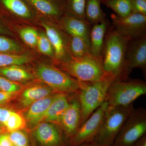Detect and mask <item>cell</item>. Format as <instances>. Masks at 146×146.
<instances>
[{
	"instance_id": "cell-25",
	"label": "cell",
	"mask_w": 146,
	"mask_h": 146,
	"mask_svg": "<svg viewBox=\"0 0 146 146\" xmlns=\"http://www.w3.org/2000/svg\"><path fill=\"white\" fill-rule=\"evenodd\" d=\"M86 0H64V10L67 13V15L86 19Z\"/></svg>"
},
{
	"instance_id": "cell-12",
	"label": "cell",
	"mask_w": 146,
	"mask_h": 146,
	"mask_svg": "<svg viewBox=\"0 0 146 146\" xmlns=\"http://www.w3.org/2000/svg\"><path fill=\"white\" fill-rule=\"evenodd\" d=\"M82 123L81 106L77 95L70 101L69 100V104L59 125L61 126L66 136L71 138L77 131Z\"/></svg>"
},
{
	"instance_id": "cell-7",
	"label": "cell",
	"mask_w": 146,
	"mask_h": 146,
	"mask_svg": "<svg viewBox=\"0 0 146 146\" xmlns=\"http://www.w3.org/2000/svg\"><path fill=\"white\" fill-rule=\"evenodd\" d=\"M146 135V110L133 109L123 125L112 146H132Z\"/></svg>"
},
{
	"instance_id": "cell-8",
	"label": "cell",
	"mask_w": 146,
	"mask_h": 146,
	"mask_svg": "<svg viewBox=\"0 0 146 146\" xmlns=\"http://www.w3.org/2000/svg\"><path fill=\"white\" fill-rule=\"evenodd\" d=\"M114 30L128 41L146 36V16L132 13L125 17L111 15Z\"/></svg>"
},
{
	"instance_id": "cell-38",
	"label": "cell",
	"mask_w": 146,
	"mask_h": 146,
	"mask_svg": "<svg viewBox=\"0 0 146 146\" xmlns=\"http://www.w3.org/2000/svg\"><path fill=\"white\" fill-rule=\"evenodd\" d=\"M79 146H106L104 145H101V144L98 143L96 142L93 141V142H90V143H87L84 144L83 145Z\"/></svg>"
},
{
	"instance_id": "cell-22",
	"label": "cell",
	"mask_w": 146,
	"mask_h": 146,
	"mask_svg": "<svg viewBox=\"0 0 146 146\" xmlns=\"http://www.w3.org/2000/svg\"><path fill=\"white\" fill-rule=\"evenodd\" d=\"M19 66L11 65L0 68V75L16 82L31 79L33 76L31 74Z\"/></svg>"
},
{
	"instance_id": "cell-9",
	"label": "cell",
	"mask_w": 146,
	"mask_h": 146,
	"mask_svg": "<svg viewBox=\"0 0 146 146\" xmlns=\"http://www.w3.org/2000/svg\"><path fill=\"white\" fill-rule=\"evenodd\" d=\"M108 104L105 101L81 125L71 137L72 146H79L94 141L100 127Z\"/></svg>"
},
{
	"instance_id": "cell-37",
	"label": "cell",
	"mask_w": 146,
	"mask_h": 146,
	"mask_svg": "<svg viewBox=\"0 0 146 146\" xmlns=\"http://www.w3.org/2000/svg\"><path fill=\"white\" fill-rule=\"evenodd\" d=\"M132 146H146V135L138 140Z\"/></svg>"
},
{
	"instance_id": "cell-29",
	"label": "cell",
	"mask_w": 146,
	"mask_h": 146,
	"mask_svg": "<svg viewBox=\"0 0 146 146\" xmlns=\"http://www.w3.org/2000/svg\"><path fill=\"white\" fill-rule=\"evenodd\" d=\"M18 43L7 37L0 36V53H16L21 50Z\"/></svg>"
},
{
	"instance_id": "cell-24",
	"label": "cell",
	"mask_w": 146,
	"mask_h": 146,
	"mask_svg": "<svg viewBox=\"0 0 146 146\" xmlns=\"http://www.w3.org/2000/svg\"><path fill=\"white\" fill-rule=\"evenodd\" d=\"M100 1L120 17H126L132 13L130 0H100Z\"/></svg>"
},
{
	"instance_id": "cell-33",
	"label": "cell",
	"mask_w": 146,
	"mask_h": 146,
	"mask_svg": "<svg viewBox=\"0 0 146 146\" xmlns=\"http://www.w3.org/2000/svg\"><path fill=\"white\" fill-rule=\"evenodd\" d=\"M132 13L146 16V0H130Z\"/></svg>"
},
{
	"instance_id": "cell-40",
	"label": "cell",
	"mask_w": 146,
	"mask_h": 146,
	"mask_svg": "<svg viewBox=\"0 0 146 146\" xmlns=\"http://www.w3.org/2000/svg\"></svg>"
},
{
	"instance_id": "cell-23",
	"label": "cell",
	"mask_w": 146,
	"mask_h": 146,
	"mask_svg": "<svg viewBox=\"0 0 146 146\" xmlns=\"http://www.w3.org/2000/svg\"><path fill=\"white\" fill-rule=\"evenodd\" d=\"M69 50L72 57H83L90 53V46L81 37L70 35Z\"/></svg>"
},
{
	"instance_id": "cell-19",
	"label": "cell",
	"mask_w": 146,
	"mask_h": 146,
	"mask_svg": "<svg viewBox=\"0 0 146 146\" xmlns=\"http://www.w3.org/2000/svg\"><path fill=\"white\" fill-rule=\"evenodd\" d=\"M52 89L50 87L35 85L27 88L22 94L21 104L24 107L30 106L35 102L49 96L52 93Z\"/></svg>"
},
{
	"instance_id": "cell-18",
	"label": "cell",
	"mask_w": 146,
	"mask_h": 146,
	"mask_svg": "<svg viewBox=\"0 0 146 146\" xmlns=\"http://www.w3.org/2000/svg\"><path fill=\"white\" fill-rule=\"evenodd\" d=\"M69 102V100L66 94H58L47 110L44 119L47 122L59 125Z\"/></svg>"
},
{
	"instance_id": "cell-4",
	"label": "cell",
	"mask_w": 146,
	"mask_h": 146,
	"mask_svg": "<svg viewBox=\"0 0 146 146\" xmlns=\"http://www.w3.org/2000/svg\"><path fill=\"white\" fill-rule=\"evenodd\" d=\"M134 108L133 104L125 106H108L94 142L112 146L123 125Z\"/></svg>"
},
{
	"instance_id": "cell-34",
	"label": "cell",
	"mask_w": 146,
	"mask_h": 146,
	"mask_svg": "<svg viewBox=\"0 0 146 146\" xmlns=\"http://www.w3.org/2000/svg\"><path fill=\"white\" fill-rule=\"evenodd\" d=\"M13 111L8 108L0 106V124L4 125Z\"/></svg>"
},
{
	"instance_id": "cell-32",
	"label": "cell",
	"mask_w": 146,
	"mask_h": 146,
	"mask_svg": "<svg viewBox=\"0 0 146 146\" xmlns=\"http://www.w3.org/2000/svg\"><path fill=\"white\" fill-rule=\"evenodd\" d=\"M9 137L13 146H29L26 134L21 130L10 132Z\"/></svg>"
},
{
	"instance_id": "cell-13",
	"label": "cell",
	"mask_w": 146,
	"mask_h": 146,
	"mask_svg": "<svg viewBox=\"0 0 146 146\" xmlns=\"http://www.w3.org/2000/svg\"><path fill=\"white\" fill-rule=\"evenodd\" d=\"M35 137L44 146H62V134L57 126L53 123H40L34 131Z\"/></svg>"
},
{
	"instance_id": "cell-6",
	"label": "cell",
	"mask_w": 146,
	"mask_h": 146,
	"mask_svg": "<svg viewBox=\"0 0 146 146\" xmlns=\"http://www.w3.org/2000/svg\"><path fill=\"white\" fill-rule=\"evenodd\" d=\"M36 74L49 87L59 94H77L79 91V81L54 66L40 65L36 68Z\"/></svg>"
},
{
	"instance_id": "cell-11",
	"label": "cell",
	"mask_w": 146,
	"mask_h": 146,
	"mask_svg": "<svg viewBox=\"0 0 146 146\" xmlns=\"http://www.w3.org/2000/svg\"><path fill=\"white\" fill-rule=\"evenodd\" d=\"M41 25L52 46L55 58L62 62L70 59L72 56L69 50V39L66 40L62 32L56 27L44 23Z\"/></svg>"
},
{
	"instance_id": "cell-10",
	"label": "cell",
	"mask_w": 146,
	"mask_h": 146,
	"mask_svg": "<svg viewBox=\"0 0 146 146\" xmlns=\"http://www.w3.org/2000/svg\"><path fill=\"white\" fill-rule=\"evenodd\" d=\"M126 63L129 73L135 68L141 69L146 75V36L129 41Z\"/></svg>"
},
{
	"instance_id": "cell-39",
	"label": "cell",
	"mask_w": 146,
	"mask_h": 146,
	"mask_svg": "<svg viewBox=\"0 0 146 146\" xmlns=\"http://www.w3.org/2000/svg\"><path fill=\"white\" fill-rule=\"evenodd\" d=\"M7 33L6 30L3 28L0 25V34H5Z\"/></svg>"
},
{
	"instance_id": "cell-5",
	"label": "cell",
	"mask_w": 146,
	"mask_h": 146,
	"mask_svg": "<svg viewBox=\"0 0 146 146\" xmlns=\"http://www.w3.org/2000/svg\"><path fill=\"white\" fill-rule=\"evenodd\" d=\"M146 94V82L140 79L114 80L108 90L105 101L108 106H125Z\"/></svg>"
},
{
	"instance_id": "cell-2",
	"label": "cell",
	"mask_w": 146,
	"mask_h": 146,
	"mask_svg": "<svg viewBox=\"0 0 146 146\" xmlns=\"http://www.w3.org/2000/svg\"><path fill=\"white\" fill-rule=\"evenodd\" d=\"M115 80L114 78L107 75L94 82L79 81L80 89L77 95L81 106L82 124L104 102L108 88Z\"/></svg>"
},
{
	"instance_id": "cell-16",
	"label": "cell",
	"mask_w": 146,
	"mask_h": 146,
	"mask_svg": "<svg viewBox=\"0 0 146 146\" xmlns=\"http://www.w3.org/2000/svg\"><path fill=\"white\" fill-rule=\"evenodd\" d=\"M58 94L39 100L30 106L26 114V119L31 125H36L44 119L47 110Z\"/></svg>"
},
{
	"instance_id": "cell-30",
	"label": "cell",
	"mask_w": 146,
	"mask_h": 146,
	"mask_svg": "<svg viewBox=\"0 0 146 146\" xmlns=\"http://www.w3.org/2000/svg\"><path fill=\"white\" fill-rule=\"evenodd\" d=\"M36 46L39 51L43 54L50 56H54L52 46L45 33L39 34Z\"/></svg>"
},
{
	"instance_id": "cell-1",
	"label": "cell",
	"mask_w": 146,
	"mask_h": 146,
	"mask_svg": "<svg viewBox=\"0 0 146 146\" xmlns=\"http://www.w3.org/2000/svg\"><path fill=\"white\" fill-rule=\"evenodd\" d=\"M129 41L115 30L108 32L105 38L102 62L105 73L116 80L125 81L130 74L126 63Z\"/></svg>"
},
{
	"instance_id": "cell-31",
	"label": "cell",
	"mask_w": 146,
	"mask_h": 146,
	"mask_svg": "<svg viewBox=\"0 0 146 146\" xmlns=\"http://www.w3.org/2000/svg\"><path fill=\"white\" fill-rule=\"evenodd\" d=\"M21 89V85L0 75V91L15 94Z\"/></svg>"
},
{
	"instance_id": "cell-21",
	"label": "cell",
	"mask_w": 146,
	"mask_h": 146,
	"mask_svg": "<svg viewBox=\"0 0 146 146\" xmlns=\"http://www.w3.org/2000/svg\"><path fill=\"white\" fill-rule=\"evenodd\" d=\"M100 4V0H86L85 18L91 26L106 20V15Z\"/></svg>"
},
{
	"instance_id": "cell-27",
	"label": "cell",
	"mask_w": 146,
	"mask_h": 146,
	"mask_svg": "<svg viewBox=\"0 0 146 146\" xmlns=\"http://www.w3.org/2000/svg\"><path fill=\"white\" fill-rule=\"evenodd\" d=\"M3 125L10 132L21 130L25 127L26 121L22 115L13 111Z\"/></svg>"
},
{
	"instance_id": "cell-20",
	"label": "cell",
	"mask_w": 146,
	"mask_h": 146,
	"mask_svg": "<svg viewBox=\"0 0 146 146\" xmlns=\"http://www.w3.org/2000/svg\"><path fill=\"white\" fill-rule=\"evenodd\" d=\"M0 4L9 12L24 19H29L33 15L31 6L25 0H0Z\"/></svg>"
},
{
	"instance_id": "cell-36",
	"label": "cell",
	"mask_w": 146,
	"mask_h": 146,
	"mask_svg": "<svg viewBox=\"0 0 146 146\" xmlns=\"http://www.w3.org/2000/svg\"><path fill=\"white\" fill-rule=\"evenodd\" d=\"M14 94L0 91V105L4 104L10 100Z\"/></svg>"
},
{
	"instance_id": "cell-26",
	"label": "cell",
	"mask_w": 146,
	"mask_h": 146,
	"mask_svg": "<svg viewBox=\"0 0 146 146\" xmlns=\"http://www.w3.org/2000/svg\"><path fill=\"white\" fill-rule=\"evenodd\" d=\"M31 60V57L26 55L0 53V68L11 65H23L29 63Z\"/></svg>"
},
{
	"instance_id": "cell-15",
	"label": "cell",
	"mask_w": 146,
	"mask_h": 146,
	"mask_svg": "<svg viewBox=\"0 0 146 146\" xmlns=\"http://www.w3.org/2000/svg\"><path fill=\"white\" fill-rule=\"evenodd\" d=\"M31 7L42 15L58 18L64 12L63 0H25Z\"/></svg>"
},
{
	"instance_id": "cell-35",
	"label": "cell",
	"mask_w": 146,
	"mask_h": 146,
	"mask_svg": "<svg viewBox=\"0 0 146 146\" xmlns=\"http://www.w3.org/2000/svg\"><path fill=\"white\" fill-rule=\"evenodd\" d=\"M0 146H13L9 135L6 134L0 135Z\"/></svg>"
},
{
	"instance_id": "cell-3",
	"label": "cell",
	"mask_w": 146,
	"mask_h": 146,
	"mask_svg": "<svg viewBox=\"0 0 146 146\" xmlns=\"http://www.w3.org/2000/svg\"><path fill=\"white\" fill-rule=\"evenodd\" d=\"M62 63L64 72L79 82H94L107 75L104 70L101 58L90 53L83 57L72 56Z\"/></svg>"
},
{
	"instance_id": "cell-28",
	"label": "cell",
	"mask_w": 146,
	"mask_h": 146,
	"mask_svg": "<svg viewBox=\"0 0 146 146\" xmlns=\"http://www.w3.org/2000/svg\"><path fill=\"white\" fill-rule=\"evenodd\" d=\"M19 33L21 39L28 46L31 48L36 46L39 34L36 29L27 27L21 29Z\"/></svg>"
},
{
	"instance_id": "cell-14",
	"label": "cell",
	"mask_w": 146,
	"mask_h": 146,
	"mask_svg": "<svg viewBox=\"0 0 146 146\" xmlns=\"http://www.w3.org/2000/svg\"><path fill=\"white\" fill-rule=\"evenodd\" d=\"M60 23L61 28L67 34L80 36L90 45L89 37L91 25L86 19L66 15L60 19Z\"/></svg>"
},
{
	"instance_id": "cell-17",
	"label": "cell",
	"mask_w": 146,
	"mask_h": 146,
	"mask_svg": "<svg viewBox=\"0 0 146 146\" xmlns=\"http://www.w3.org/2000/svg\"><path fill=\"white\" fill-rule=\"evenodd\" d=\"M107 26L105 20L91 27L89 37L90 54L97 57L101 58Z\"/></svg>"
}]
</instances>
